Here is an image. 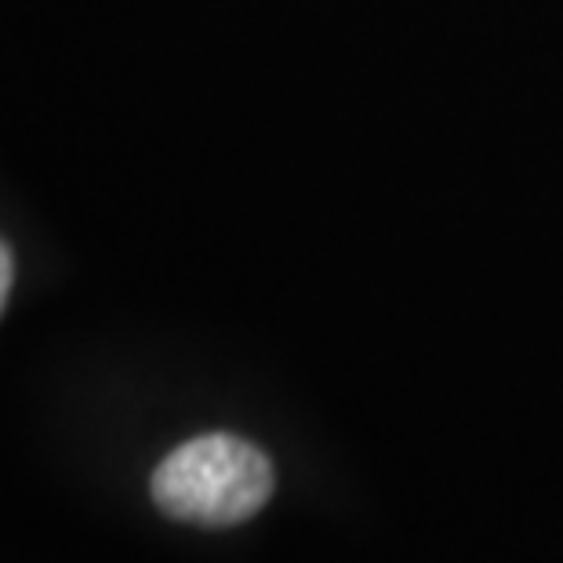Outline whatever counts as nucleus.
Returning a JSON list of instances; mask_svg holds the SVG:
<instances>
[{"instance_id": "f257e3e1", "label": "nucleus", "mask_w": 563, "mask_h": 563, "mask_svg": "<svg viewBox=\"0 0 563 563\" xmlns=\"http://www.w3.org/2000/svg\"><path fill=\"white\" fill-rule=\"evenodd\" d=\"M277 473L255 443L208 433L175 448L153 473V501L172 520L200 527H236L273 498Z\"/></svg>"}, {"instance_id": "f03ea898", "label": "nucleus", "mask_w": 563, "mask_h": 563, "mask_svg": "<svg viewBox=\"0 0 563 563\" xmlns=\"http://www.w3.org/2000/svg\"><path fill=\"white\" fill-rule=\"evenodd\" d=\"M11 277H15V266H11V251L0 244V313L8 306V295H11Z\"/></svg>"}]
</instances>
